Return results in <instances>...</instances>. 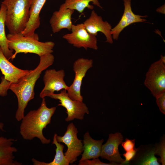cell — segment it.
<instances>
[{
	"label": "cell",
	"instance_id": "6da1fadb",
	"mask_svg": "<svg viewBox=\"0 0 165 165\" xmlns=\"http://www.w3.org/2000/svg\"><path fill=\"white\" fill-rule=\"evenodd\" d=\"M54 57L52 53L40 57L38 64L33 70L30 71L26 75L15 83H11L9 89L16 96L18 108L15 117L18 121H20L24 116V111L28 102L35 96L34 87L42 72L52 65Z\"/></svg>",
	"mask_w": 165,
	"mask_h": 165
},
{
	"label": "cell",
	"instance_id": "7a4b0ae2",
	"mask_svg": "<svg viewBox=\"0 0 165 165\" xmlns=\"http://www.w3.org/2000/svg\"><path fill=\"white\" fill-rule=\"evenodd\" d=\"M42 99L39 108L37 110L30 111L21 120L20 133L24 140H31L36 138L43 144H48L50 142V139L44 137L43 130L50 123L56 107L48 108L45 98Z\"/></svg>",
	"mask_w": 165,
	"mask_h": 165
},
{
	"label": "cell",
	"instance_id": "3957f363",
	"mask_svg": "<svg viewBox=\"0 0 165 165\" xmlns=\"http://www.w3.org/2000/svg\"><path fill=\"white\" fill-rule=\"evenodd\" d=\"M9 49L14 51L11 59H14L20 53H30L36 54L39 57L53 51L55 43L51 41L41 42L39 41L38 35L32 36H25L22 34H12L6 35Z\"/></svg>",
	"mask_w": 165,
	"mask_h": 165
},
{
	"label": "cell",
	"instance_id": "277c9868",
	"mask_svg": "<svg viewBox=\"0 0 165 165\" xmlns=\"http://www.w3.org/2000/svg\"><path fill=\"white\" fill-rule=\"evenodd\" d=\"M33 0H4L2 3L6 8L5 25L9 33L22 34L30 17Z\"/></svg>",
	"mask_w": 165,
	"mask_h": 165
},
{
	"label": "cell",
	"instance_id": "5b68a950",
	"mask_svg": "<svg viewBox=\"0 0 165 165\" xmlns=\"http://www.w3.org/2000/svg\"><path fill=\"white\" fill-rule=\"evenodd\" d=\"M144 85L156 97L165 92V57L161 56L159 60L152 63L145 75Z\"/></svg>",
	"mask_w": 165,
	"mask_h": 165
},
{
	"label": "cell",
	"instance_id": "8992f818",
	"mask_svg": "<svg viewBox=\"0 0 165 165\" xmlns=\"http://www.w3.org/2000/svg\"><path fill=\"white\" fill-rule=\"evenodd\" d=\"M78 132L77 128L73 123H69L63 136L56 135L57 141L66 145L67 149L64 154L69 163L73 164L76 161L77 157L83 152V144L82 140L77 137Z\"/></svg>",
	"mask_w": 165,
	"mask_h": 165
},
{
	"label": "cell",
	"instance_id": "52a82bcc",
	"mask_svg": "<svg viewBox=\"0 0 165 165\" xmlns=\"http://www.w3.org/2000/svg\"><path fill=\"white\" fill-rule=\"evenodd\" d=\"M49 97L59 100L60 103L58 106H62L65 108L68 115L65 119L66 122L71 121L75 119L83 120L85 115L89 114L88 108L86 104L83 101L71 99L68 96L66 90H62L59 94H52Z\"/></svg>",
	"mask_w": 165,
	"mask_h": 165
},
{
	"label": "cell",
	"instance_id": "ba28073f",
	"mask_svg": "<svg viewBox=\"0 0 165 165\" xmlns=\"http://www.w3.org/2000/svg\"><path fill=\"white\" fill-rule=\"evenodd\" d=\"M71 33L64 35L63 38L74 46L83 48L86 50L90 48L97 50V39L96 36L89 33L83 23L73 24Z\"/></svg>",
	"mask_w": 165,
	"mask_h": 165
},
{
	"label": "cell",
	"instance_id": "9c48e42d",
	"mask_svg": "<svg viewBox=\"0 0 165 165\" xmlns=\"http://www.w3.org/2000/svg\"><path fill=\"white\" fill-rule=\"evenodd\" d=\"M93 61L91 59L79 58L73 64L75 77L72 84L69 86L67 92L69 97L72 100L83 101L81 94V86L83 78L89 69L92 67Z\"/></svg>",
	"mask_w": 165,
	"mask_h": 165
},
{
	"label": "cell",
	"instance_id": "30bf717a",
	"mask_svg": "<svg viewBox=\"0 0 165 165\" xmlns=\"http://www.w3.org/2000/svg\"><path fill=\"white\" fill-rule=\"evenodd\" d=\"M65 72L64 70L58 71L55 69L46 70L43 77L44 86L40 93L39 97L42 98L49 97L54 93L55 91L68 89L69 86L64 80Z\"/></svg>",
	"mask_w": 165,
	"mask_h": 165
},
{
	"label": "cell",
	"instance_id": "8fae6325",
	"mask_svg": "<svg viewBox=\"0 0 165 165\" xmlns=\"http://www.w3.org/2000/svg\"><path fill=\"white\" fill-rule=\"evenodd\" d=\"M123 140V135L120 133L109 134L107 141L102 145L100 157L110 162L120 163V165H122L124 160L121 156L118 146Z\"/></svg>",
	"mask_w": 165,
	"mask_h": 165
},
{
	"label": "cell",
	"instance_id": "7c38bea8",
	"mask_svg": "<svg viewBox=\"0 0 165 165\" xmlns=\"http://www.w3.org/2000/svg\"><path fill=\"white\" fill-rule=\"evenodd\" d=\"M90 33L96 36L98 32L103 33L106 38V42L112 44L113 41L111 33V25L107 21H104L102 17L93 10L89 17L83 23Z\"/></svg>",
	"mask_w": 165,
	"mask_h": 165
},
{
	"label": "cell",
	"instance_id": "4fadbf2b",
	"mask_svg": "<svg viewBox=\"0 0 165 165\" xmlns=\"http://www.w3.org/2000/svg\"><path fill=\"white\" fill-rule=\"evenodd\" d=\"M74 11L65 9L61 5L59 10L53 13L50 20V23L53 33L58 32L63 29L71 31L73 25L72 16Z\"/></svg>",
	"mask_w": 165,
	"mask_h": 165
},
{
	"label": "cell",
	"instance_id": "5bb4252c",
	"mask_svg": "<svg viewBox=\"0 0 165 165\" xmlns=\"http://www.w3.org/2000/svg\"><path fill=\"white\" fill-rule=\"evenodd\" d=\"M0 70L4 78L11 83H15L30 70L19 68L9 61L0 48Z\"/></svg>",
	"mask_w": 165,
	"mask_h": 165
},
{
	"label": "cell",
	"instance_id": "9a60e30c",
	"mask_svg": "<svg viewBox=\"0 0 165 165\" xmlns=\"http://www.w3.org/2000/svg\"><path fill=\"white\" fill-rule=\"evenodd\" d=\"M14 139L0 136V165H21L15 159L14 155L17 151L13 146Z\"/></svg>",
	"mask_w": 165,
	"mask_h": 165
},
{
	"label": "cell",
	"instance_id": "2e32d148",
	"mask_svg": "<svg viewBox=\"0 0 165 165\" xmlns=\"http://www.w3.org/2000/svg\"><path fill=\"white\" fill-rule=\"evenodd\" d=\"M46 0H33L30 9L29 21L22 34L25 36H32L37 35L35 31L40 24L39 14Z\"/></svg>",
	"mask_w": 165,
	"mask_h": 165
},
{
	"label": "cell",
	"instance_id": "e0dca14e",
	"mask_svg": "<svg viewBox=\"0 0 165 165\" xmlns=\"http://www.w3.org/2000/svg\"><path fill=\"white\" fill-rule=\"evenodd\" d=\"M104 141L103 139L97 140L93 139L88 131L86 132L83 136V152L79 162L100 157Z\"/></svg>",
	"mask_w": 165,
	"mask_h": 165
},
{
	"label": "cell",
	"instance_id": "ac0fdd59",
	"mask_svg": "<svg viewBox=\"0 0 165 165\" xmlns=\"http://www.w3.org/2000/svg\"><path fill=\"white\" fill-rule=\"evenodd\" d=\"M6 8L1 3L0 8V48L6 57L9 60L13 55V51L8 46V39L5 31Z\"/></svg>",
	"mask_w": 165,
	"mask_h": 165
},
{
	"label": "cell",
	"instance_id": "d6986e66",
	"mask_svg": "<svg viewBox=\"0 0 165 165\" xmlns=\"http://www.w3.org/2000/svg\"><path fill=\"white\" fill-rule=\"evenodd\" d=\"M57 134H55L52 144L56 145V154L53 160L51 162L47 163L44 162L39 161L34 158L32 161L34 165H68L69 164L66 159L63 153L64 146L61 144L57 140L56 136Z\"/></svg>",
	"mask_w": 165,
	"mask_h": 165
},
{
	"label": "cell",
	"instance_id": "ffe728a7",
	"mask_svg": "<svg viewBox=\"0 0 165 165\" xmlns=\"http://www.w3.org/2000/svg\"><path fill=\"white\" fill-rule=\"evenodd\" d=\"M90 2L102 9L98 0H65L64 3L61 5L65 9L75 10L79 13H82L86 8L91 10L94 9V6L90 4Z\"/></svg>",
	"mask_w": 165,
	"mask_h": 165
},
{
	"label": "cell",
	"instance_id": "44dd1931",
	"mask_svg": "<svg viewBox=\"0 0 165 165\" xmlns=\"http://www.w3.org/2000/svg\"><path fill=\"white\" fill-rule=\"evenodd\" d=\"M131 0H123L124 11L123 15L126 19L128 26L137 22H145V18L147 16H141L134 14L132 10L131 7Z\"/></svg>",
	"mask_w": 165,
	"mask_h": 165
},
{
	"label": "cell",
	"instance_id": "7402d4cb",
	"mask_svg": "<svg viewBox=\"0 0 165 165\" xmlns=\"http://www.w3.org/2000/svg\"><path fill=\"white\" fill-rule=\"evenodd\" d=\"M155 146L148 149L141 157L137 164L142 165H160L155 156Z\"/></svg>",
	"mask_w": 165,
	"mask_h": 165
},
{
	"label": "cell",
	"instance_id": "603a6c76",
	"mask_svg": "<svg viewBox=\"0 0 165 165\" xmlns=\"http://www.w3.org/2000/svg\"><path fill=\"white\" fill-rule=\"evenodd\" d=\"M128 26L126 20L123 15L118 23L114 28H112L111 33L113 39L118 40L121 32Z\"/></svg>",
	"mask_w": 165,
	"mask_h": 165
},
{
	"label": "cell",
	"instance_id": "cb8c5ba5",
	"mask_svg": "<svg viewBox=\"0 0 165 165\" xmlns=\"http://www.w3.org/2000/svg\"><path fill=\"white\" fill-rule=\"evenodd\" d=\"M155 154L160 157V162L162 165H165V140L163 137L161 141L155 146Z\"/></svg>",
	"mask_w": 165,
	"mask_h": 165
},
{
	"label": "cell",
	"instance_id": "d4e9b609",
	"mask_svg": "<svg viewBox=\"0 0 165 165\" xmlns=\"http://www.w3.org/2000/svg\"><path fill=\"white\" fill-rule=\"evenodd\" d=\"M11 83L6 79L4 76L1 78V81L0 83V96H5L7 94V91ZM4 124L0 122V130L4 131L3 129Z\"/></svg>",
	"mask_w": 165,
	"mask_h": 165
},
{
	"label": "cell",
	"instance_id": "484cf974",
	"mask_svg": "<svg viewBox=\"0 0 165 165\" xmlns=\"http://www.w3.org/2000/svg\"><path fill=\"white\" fill-rule=\"evenodd\" d=\"M79 165H119L116 163L110 162V163H104L101 162L98 158L86 160L79 162Z\"/></svg>",
	"mask_w": 165,
	"mask_h": 165
},
{
	"label": "cell",
	"instance_id": "4316f807",
	"mask_svg": "<svg viewBox=\"0 0 165 165\" xmlns=\"http://www.w3.org/2000/svg\"><path fill=\"white\" fill-rule=\"evenodd\" d=\"M157 104L160 112L165 114V92H164L156 97Z\"/></svg>",
	"mask_w": 165,
	"mask_h": 165
},
{
	"label": "cell",
	"instance_id": "83f0119b",
	"mask_svg": "<svg viewBox=\"0 0 165 165\" xmlns=\"http://www.w3.org/2000/svg\"><path fill=\"white\" fill-rule=\"evenodd\" d=\"M138 149L134 148L133 150L126 152L125 153L123 154V156L125 158V160L122 165H127L130 162L135 156Z\"/></svg>",
	"mask_w": 165,
	"mask_h": 165
},
{
	"label": "cell",
	"instance_id": "f1b7e54d",
	"mask_svg": "<svg viewBox=\"0 0 165 165\" xmlns=\"http://www.w3.org/2000/svg\"><path fill=\"white\" fill-rule=\"evenodd\" d=\"M135 140L126 138L125 141L122 142L121 145L124 150L126 152L131 150L135 148Z\"/></svg>",
	"mask_w": 165,
	"mask_h": 165
},
{
	"label": "cell",
	"instance_id": "f546056e",
	"mask_svg": "<svg viewBox=\"0 0 165 165\" xmlns=\"http://www.w3.org/2000/svg\"><path fill=\"white\" fill-rule=\"evenodd\" d=\"M156 11L158 12L164 14L165 13V5H164L158 8Z\"/></svg>",
	"mask_w": 165,
	"mask_h": 165
}]
</instances>
